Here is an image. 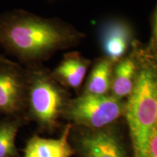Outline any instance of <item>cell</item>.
<instances>
[{
	"label": "cell",
	"mask_w": 157,
	"mask_h": 157,
	"mask_svg": "<svg viewBox=\"0 0 157 157\" xmlns=\"http://www.w3.org/2000/svg\"><path fill=\"white\" fill-rule=\"evenodd\" d=\"M84 33L58 19L22 10L0 15V48L28 66L41 65L60 50L77 46Z\"/></svg>",
	"instance_id": "6da1fadb"
},
{
	"label": "cell",
	"mask_w": 157,
	"mask_h": 157,
	"mask_svg": "<svg viewBox=\"0 0 157 157\" xmlns=\"http://www.w3.org/2000/svg\"><path fill=\"white\" fill-rule=\"evenodd\" d=\"M136 60L133 89L125 101L124 116L132 141L133 157H146L150 137L157 124V55L150 46L133 41Z\"/></svg>",
	"instance_id": "7a4b0ae2"
},
{
	"label": "cell",
	"mask_w": 157,
	"mask_h": 157,
	"mask_svg": "<svg viewBox=\"0 0 157 157\" xmlns=\"http://www.w3.org/2000/svg\"><path fill=\"white\" fill-rule=\"evenodd\" d=\"M26 105L29 113L39 126L52 129L63 115L68 103L66 90L41 65L26 68Z\"/></svg>",
	"instance_id": "3957f363"
},
{
	"label": "cell",
	"mask_w": 157,
	"mask_h": 157,
	"mask_svg": "<svg viewBox=\"0 0 157 157\" xmlns=\"http://www.w3.org/2000/svg\"><path fill=\"white\" fill-rule=\"evenodd\" d=\"M125 101L111 95L83 94L66 104L63 115L78 126L97 129L109 127L124 116Z\"/></svg>",
	"instance_id": "277c9868"
},
{
	"label": "cell",
	"mask_w": 157,
	"mask_h": 157,
	"mask_svg": "<svg viewBox=\"0 0 157 157\" xmlns=\"http://www.w3.org/2000/svg\"><path fill=\"white\" fill-rule=\"evenodd\" d=\"M26 70L16 63L0 62V112L15 116L26 105Z\"/></svg>",
	"instance_id": "5b68a950"
},
{
	"label": "cell",
	"mask_w": 157,
	"mask_h": 157,
	"mask_svg": "<svg viewBox=\"0 0 157 157\" xmlns=\"http://www.w3.org/2000/svg\"><path fill=\"white\" fill-rule=\"evenodd\" d=\"M99 40L104 56L116 63L127 56L135 39L132 28L128 23L112 19L100 27Z\"/></svg>",
	"instance_id": "8992f818"
},
{
	"label": "cell",
	"mask_w": 157,
	"mask_h": 157,
	"mask_svg": "<svg viewBox=\"0 0 157 157\" xmlns=\"http://www.w3.org/2000/svg\"><path fill=\"white\" fill-rule=\"evenodd\" d=\"M83 157H127L120 139L109 127L86 129L78 140Z\"/></svg>",
	"instance_id": "52a82bcc"
},
{
	"label": "cell",
	"mask_w": 157,
	"mask_h": 157,
	"mask_svg": "<svg viewBox=\"0 0 157 157\" xmlns=\"http://www.w3.org/2000/svg\"><path fill=\"white\" fill-rule=\"evenodd\" d=\"M91 60L78 52L66 54L58 66L51 72L52 77L63 87L78 89L81 87Z\"/></svg>",
	"instance_id": "ba28073f"
},
{
	"label": "cell",
	"mask_w": 157,
	"mask_h": 157,
	"mask_svg": "<svg viewBox=\"0 0 157 157\" xmlns=\"http://www.w3.org/2000/svg\"><path fill=\"white\" fill-rule=\"evenodd\" d=\"M71 129V125H66L58 138L33 136L25 146L24 157H71L74 151L68 141Z\"/></svg>",
	"instance_id": "9c48e42d"
},
{
	"label": "cell",
	"mask_w": 157,
	"mask_h": 157,
	"mask_svg": "<svg viewBox=\"0 0 157 157\" xmlns=\"http://www.w3.org/2000/svg\"><path fill=\"white\" fill-rule=\"evenodd\" d=\"M136 60L131 50L116 63L111 76L110 95L124 101L130 95L136 76Z\"/></svg>",
	"instance_id": "30bf717a"
},
{
	"label": "cell",
	"mask_w": 157,
	"mask_h": 157,
	"mask_svg": "<svg viewBox=\"0 0 157 157\" xmlns=\"http://www.w3.org/2000/svg\"><path fill=\"white\" fill-rule=\"evenodd\" d=\"M114 64L105 56L98 58L86 82L83 94L109 95Z\"/></svg>",
	"instance_id": "8fae6325"
},
{
	"label": "cell",
	"mask_w": 157,
	"mask_h": 157,
	"mask_svg": "<svg viewBox=\"0 0 157 157\" xmlns=\"http://www.w3.org/2000/svg\"><path fill=\"white\" fill-rule=\"evenodd\" d=\"M21 127V119L8 118L0 121V157H13L16 154L15 139Z\"/></svg>",
	"instance_id": "7c38bea8"
},
{
	"label": "cell",
	"mask_w": 157,
	"mask_h": 157,
	"mask_svg": "<svg viewBox=\"0 0 157 157\" xmlns=\"http://www.w3.org/2000/svg\"><path fill=\"white\" fill-rule=\"evenodd\" d=\"M146 157H157V124L149 140Z\"/></svg>",
	"instance_id": "4fadbf2b"
},
{
	"label": "cell",
	"mask_w": 157,
	"mask_h": 157,
	"mask_svg": "<svg viewBox=\"0 0 157 157\" xmlns=\"http://www.w3.org/2000/svg\"><path fill=\"white\" fill-rule=\"evenodd\" d=\"M149 46L151 48L155 53L157 55V5L156 9H155L154 16H153L152 37Z\"/></svg>",
	"instance_id": "5bb4252c"
},
{
	"label": "cell",
	"mask_w": 157,
	"mask_h": 157,
	"mask_svg": "<svg viewBox=\"0 0 157 157\" xmlns=\"http://www.w3.org/2000/svg\"><path fill=\"white\" fill-rule=\"evenodd\" d=\"M9 60H10L9 58H5V57L2 56V55H0V62H7V61H9Z\"/></svg>",
	"instance_id": "9a60e30c"
}]
</instances>
